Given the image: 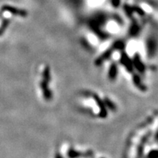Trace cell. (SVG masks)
<instances>
[]
</instances>
